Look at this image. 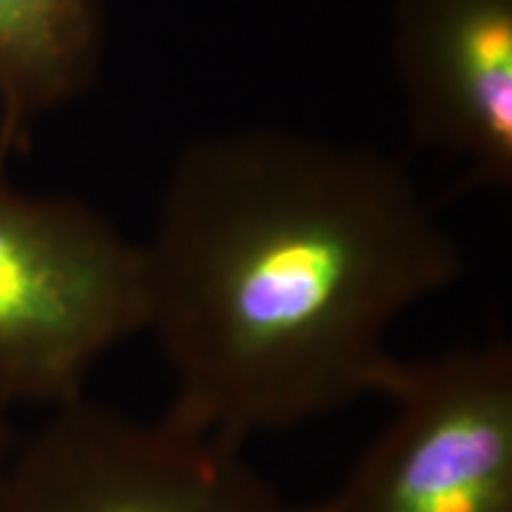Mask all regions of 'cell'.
Instances as JSON below:
<instances>
[{"label":"cell","instance_id":"cell-1","mask_svg":"<svg viewBox=\"0 0 512 512\" xmlns=\"http://www.w3.org/2000/svg\"><path fill=\"white\" fill-rule=\"evenodd\" d=\"M140 256L165 413L239 450L382 396L390 330L464 274L402 165L285 131L185 148Z\"/></svg>","mask_w":512,"mask_h":512},{"label":"cell","instance_id":"cell-2","mask_svg":"<svg viewBox=\"0 0 512 512\" xmlns=\"http://www.w3.org/2000/svg\"><path fill=\"white\" fill-rule=\"evenodd\" d=\"M143 333V256L92 205L29 194L0 168V404L60 407Z\"/></svg>","mask_w":512,"mask_h":512},{"label":"cell","instance_id":"cell-3","mask_svg":"<svg viewBox=\"0 0 512 512\" xmlns=\"http://www.w3.org/2000/svg\"><path fill=\"white\" fill-rule=\"evenodd\" d=\"M0 512H308L242 458L183 421L134 419L89 393L49 410L15 444Z\"/></svg>","mask_w":512,"mask_h":512},{"label":"cell","instance_id":"cell-4","mask_svg":"<svg viewBox=\"0 0 512 512\" xmlns=\"http://www.w3.org/2000/svg\"><path fill=\"white\" fill-rule=\"evenodd\" d=\"M382 399V436L308 512H512L510 345L399 359Z\"/></svg>","mask_w":512,"mask_h":512},{"label":"cell","instance_id":"cell-5","mask_svg":"<svg viewBox=\"0 0 512 512\" xmlns=\"http://www.w3.org/2000/svg\"><path fill=\"white\" fill-rule=\"evenodd\" d=\"M396 66L416 140L510 188L512 0H396Z\"/></svg>","mask_w":512,"mask_h":512},{"label":"cell","instance_id":"cell-6","mask_svg":"<svg viewBox=\"0 0 512 512\" xmlns=\"http://www.w3.org/2000/svg\"><path fill=\"white\" fill-rule=\"evenodd\" d=\"M100 49V0H0V168L43 114L92 86Z\"/></svg>","mask_w":512,"mask_h":512},{"label":"cell","instance_id":"cell-7","mask_svg":"<svg viewBox=\"0 0 512 512\" xmlns=\"http://www.w3.org/2000/svg\"><path fill=\"white\" fill-rule=\"evenodd\" d=\"M15 433H12V427L6 424V419L0 416V478H3V470H6V464H9V456H12V450H15Z\"/></svg>","mask_w":512,"mask_h":512}]
</instances>
